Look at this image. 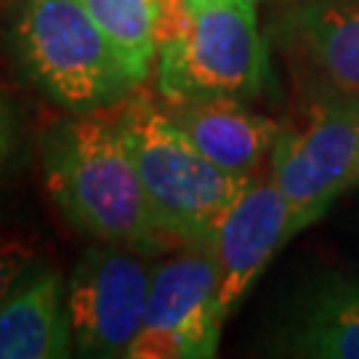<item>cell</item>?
<instances>
[{
  "instance_id": "1",
  "label": "cell",
  "mask_w": 359,
  "mask_h": 359,
  "mask_svg": "<svg viewBox=\"0 0 359 359\" xmlns=\"http://www.w3.org/2000/svg\"><path fill=\"white\" fill-rule=\"evenodd\" d=\"M43 170L53 203L90 237L136 253L173 240L154 218L117 123L83 112L51 126L43 136Z\"/></svg>"
},
{
  "instance_id": "10",
  "label": "cell",
  "mask_w": 359,
  "mask_h": 359,
  "mask_svg": "<svg viewBox=\"0 0 359 359\" xmlns=\"http://www.w3.org/2000/svg\"><path fill=\"white\" fill-rule=\"evenodd\" d=\"M165 112L208 160L243 179L261 170L264 157L271 152L283 128L280 123L243 107V99L231 96L168 104Z\"/></svg>"
},
{
  "instance_id": "11",
  "label": "cell",
  "mask_w": 359,
  "mask_h": 359,
  "mask_svg": "<svg viewBox=\"0 0 359 359\" xmlns=\"http://www.w3.org/2000/svg\"><path fill=\"white\" fill-rule=\"evenodd\" d=\"M72 330L65 280L53 269L27 277L0 304V359L69 357Z\"/></svg>"
},
{
  "instance_id": "9",
  "label": "cell",
  "mask_w": 359,
  "mask_h": 359,
  "mask_svg": "<svg viewBox=\"0 0 359 359\" xmlns=\"http://www.w3.org/2000/svg\"><path fill=\"white\" fill-rule=\"evenodd\" d=\"M280 38L322 90L359 96V0H290Z\"/></svg>"
},
{
  "instance_id": "12",
  "label": "cell",
  "mask_w": 359,
  "mask_h": 359,
  "mask_svg": "<svg viewBox=\"0 0 359 359\" xmlns=\"http://www.w3.org/2000/svg\"><path fill=\"white\" fill-rule=\"evenodd\" d=\"M298 357L359 359V283L335 280L311 295L290 330Z\"/></svg>"
},
{
  "instance_id": "17",
  "label": "cell",
  "mask_w": 359,
  "mask_h": 359,
  "mask_svg": "<svg viewBox=\"0 0 359 359\" xmlns=\"http://www.w3.org/2000/svg\"><path fill=\"white\" fill-rule=\"evenodd\" d=\"M192 3H218V0H192ZM248 3H256V0H248Z\"/></svg>"
},
{
  "instance_id": "16",
  "label": "cell",
  "mask_w": 359,
  "mask_h": 359,
  "mask_svg": "<svg viewBox=\"0 0 359 359\" xmlns=\"http://www.w3.org/2000/svg\"><path fill=\"white\" fill-rule=\"evenodd\" d=\"M359 187V147H357V160H354V170H351V179H348V189Z\"/></svg>"
},
{
  "instance_id": "5",
  "label": "cell",
  "mask_w": 359,
  "mask_h": 359,
  "mask_svg": "<svg viewBox=\"0 0 359 359\" xmlns=\"http://www.w3.org/2000/svg\"><path fill=\"white\" fill-rule=\"evenodd\" d=\"M359 147V96L322 90L271 147V176L290 203L293 226L314 224L344 192Z\"/></svg>"
},
{
  "instance_id": "2",
  "label": "cell",
  "mask_w": 359,
  "mask_h": 359,
  "mask_svg": "<svg viewBox=\"0 0 359 359\" xmlns=\"http://www.w3.org/2000/svg\"><path fill=\"white\" fill-rule=\"evenodd\" d=\"M154 218L179 243L208 245L250 179L218 168L170 120L165 107L133 93L117 120Z\"/></svg>"
},
{
  "instance_id": "4",
  "label": "cell",
  "mask_w": 359,
  "mask_h": 359,
  "mask_svg": "<svg viewBox=\"0 0 359 359\" xmlns=\"http://www.w3.org/2000/svg\"><path fill=\"white\" fill-rule=\"evenodd\" d=\"M157 83L168 104L256 96L266 72V48L258 32L256 3H192L189 25L157 48Z\"/></svg>"
},
{
  "instance_id": "7",
  "label": "cell",
  "mask_w": 359,
  "mask_h": 359,
  "mask_svg": "<svg viewBox=\"0 0 359 359\" xmlns=\"http://www.w3.org/2000/svg\"><path fill=\"white\" fill-rule=\"evenodd\" d=\"M128 250L93 245L72 269L67 317L72 344L86 357H128L142 330L152 269Z\"/></svg>"
},
{
  "instance_id": "13",
  "label": "cell",
  "mask_w": 359,
  "mask_h": 359,
  "mask_svg": "<svg viewBox=\"0 0 359 359\" xmlns=\"http://www.w3.org/2000/svg\"><path fill=\"white\" fill-rule=\"evenodd\" d=\"M136 83L149 75L157 56L152 0H83Z\"/></svg>"
},
{
  "instance_id": "6",
  "label": "cell",
  "mask_w": 359,
  "mask_h": 359,
  "mask_svg": "<svg viewBox=\"0 0 359 359\" xmlns=\"http://www.w3.org/2000/svg\"><path fill=\"white\" fill-rule=\"evenodd\" d=\"M216 256L210 245L192 243L152 269L142 330L130 359H205L216 354L226 314L218 304Z\"/></svg>"
},
{
  "instance_id": "3",
  "label": "cell",
  "mask_w": 359,
  "mask_h": 359,
  "mask_svg": "<svg viewBox=\"0 0 359 359\" xmlns=\"http://www.w3.org/2000/svg\"><path fill=\"white\" fill-rule=\"evenodd\" d=\"M16 53L27 75L75 112L112 107L139 86L83 0H25Z\"/></svg>"
},
{
  "instance_id": "14",
  "label": "cell",
  "mask_w": 359,
  "mask_h": 359,
  "mask_svg": "<svg viewBox=\"0 0 359 359\" xmlns=\"http://www.w3.org/2000/svg\"><path fill=\"white\" fill-rule=\"evenodd\" d=\"M35 261L38 250L32 245L16 234L0 231V304L29 277V271L35 269Z\"/></svg>"
},
{
  "instance_id": "8",
  "label": "cell",
  "mask_w": 359,
  "mask_h": 359,
  "mask_svg": "<svg viewBox=\"0 0 359 359\" xmlns=\"http://www.w3.org/2000/svg\"><path fill=\"white\" fill-rule=\"evenodd\" d=\"M293 234V210L271 170L269 176L253 173L208 240L221 274L218 304L226 317Z\"/></svg>"
},
{
  "instance_id": "15",
  "label": "cell",
  "mask_w": 359,
  "mask_h": 359,
  "mask_svg": "<svg viewBox=\"0 0 359 359\" xmlns=\"http://www.w3.org/2000/svg\"><path fill=\"white\" fill-rule=\"evenodd\" d=\"M13 149V115L8 102L0 93V168L6 165V160L11 157Z\"/></svg>"
}]
</instances>
